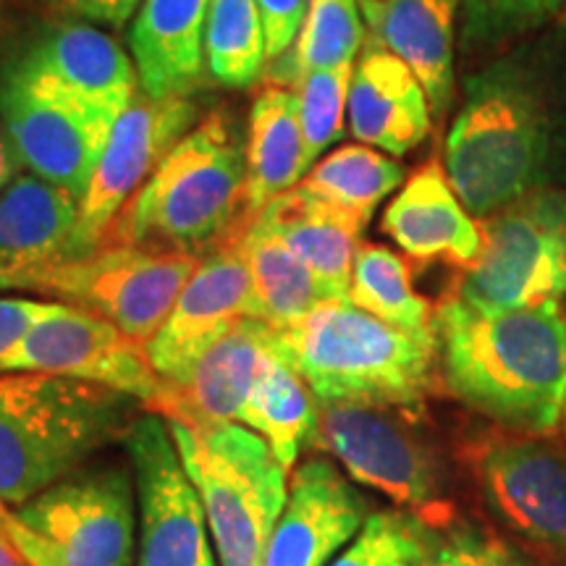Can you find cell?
I'll return each mask as SVG.
<instances>
[{
    "instance_id": "6da1fadb",
    "label": "cell",
    "mask_w": 566,
    "mask_h": 566,
    "mask_svg": "<svg viewBox=\"0 0 566 566\" xmlns=\"http://www.w3.org/2000/svg\"><path fill=\"white\" fill-rule=\"evenodd\" d=\"M564 113L548 76L514 53L467 76L443 168L472 218L546 189L564 168Z\"/></svg>"
},
{
    "instance_id": "7a4b0ae2",
    "label": "cell",
    "mask_w": 566,
    "mask_h": 566,
    "mask_svg": "<svg viewBox=\"0 0 566 566\" xmlns=\"http://www.w3.org/2000/svg\"><path fill=\"white\" fill-rule=\"evenodd\" d=\"M433 328L459 401L514 433H554L566 396V321L556 302L485 313L451 294Z\"/></svg>"
},
{
    "instance_id": "3957f363",
    "label": "cell",
    "mask_w": 566,
    "mask_h": 566,
    "mask_svg": "<svg viewBox=\"0 0 566 566\" xmlns=\"http://www.w3.org/2000/svg\"><path fill=\"white\" fill-rule=\"evenodd\" d=\"M250 221L247 139L231 113L212 111L168 150L101 244L205 258Z\"/></svg>"
},
{
    "instance_id": "277c9868",
    "label": "cell",
    "mask_w": 566,
    "mask_h": 566,
    "mask_svg": "<svg viewBox=\"0 0 566 566\" xmlns=\"http://www.w3.org/2000/svg\"><path fill=\"white\" fill-rule=\"evenodd\" d=\"M271 331L275 354L317 401L417 412L433 388L436 338L407 334L349 300H325L289 328Z\"/></svg>"
},
{
    "instance_id": "5b68a950",
    "label": "cell",
    "mask_w": 566,
    "mask_h": 566,
    "mask_svg": "<svg viewBox=\"0 0 566 566\" xmlns=\"http://www.w3.org/2000/svg\"><path fill=\"white\" fill-rule=\"evenodd\" d=\"M129 396L48 373H0V504L19 509L126 436Z\"/></svg>"
},
{
    "instance_id": "8992f818",
    "label": "cell",
    "mask_w": 566,
    "mask_h": 566,
    "mask_svg": "<svg viewBox=\"0 0 566 566\" xmlns=\"http://www.w3.org/2000/svg\"><path fill=\"white\" fill-rule=\"evenodd\" d=\"M176 449L200 493L221 566H263L275 522L286 506V470L244 424L197 428L168 422Z\"/></svg>"
},
{
    "instance_id": "52a82bcc",
    "label": "cell",
    "mask_w": 566,
    "mask_h": 566,
    "mask_svg": "<svg viewBox=\"0 0 566 566\" xmlns=\"http://www.w3.org/2000/svg\"><path fill=\"white\" fill-rule=\"evenodd\" d=\"M0 520L32 566H132L134 493L126 470L74 472Z\"/></svg>"
},
{
    "instance_id": "ba28073f",
    "label": "cell",
    "mask_w": 566,
    "mask_h": 566,
    "mask_svg": "<svg viewBox=\"0 0 566 566\" xmlns=\"http://www.w3.org/2000/svg\"><path fill=\"white\" fill-rule=\"evenodd\" d=\"M202 258L132 244H101L63 260L24 283L21 292L51 296L111 321L134 342L150 344Z\"/></svg>"
},
{
    "instance_id": "9c48e42d",
    "label": "cell",
    "mask_w": 566,
    "mask_h": 566,
    "mask_svg": "<svg viewBox=\"0 0 566 566\" xmlns=\"http://www.w3.org/2000/svg\"><path fill=\"white\" fill-rule=\"evenodd\" d=\"M483 254L457 296L475 310L537 307L566 296V192L541 189L483 221Z\"/></svg>"
},
{
    "instance_id": "30bf717a",
    "label": "cell",
    "mask_w": 566,
    "mask_h": 566,
    "mask_svg": "<svg viewBox=\"0 0 566 566\" xmlns=\"http://www.w3.org/2000/svg\"><path fill=\"white\" fill-rule=\"evenodd\" d=\"M139 501L137 566H216L205 504L168 422L137 417L124 436Z\"/></svg>"
},
{
    "instance_id": "8fae6325",
    "label": "cell",
    "mask_w": 566,
    "mask_h": 566,
    "mask_svg": "<svg viewBox=\"0 0 566 566\" xmlns=\"http://www.w3.org/2000/svg\"><path fill=\"white\" fill-rule=\"evenodd\" d=\"M0 373H48L118 391L150 405L160 391L147 346L105 317L53 302Z\"/></svg>"
},
{
    "instance_id": "7c38bea8",
    "label": "cell",
    "mask_w": 566,
    "mask_h": 566,
    "mask_svg": "<svg viewBox=\"0 0 566 566\" xmlns=\"http://www.w3.org/2000/svg\"><path fill=\"white\" fill-rule=\"evenodd\" d=\"M346 472L401 506L433 509L438 475L433 457L388 407L359 401H317L313 443Z\"/></svg>"
},
{
    "instance_id": "4fadbf2b",
    "label": "cell",
    "mask_w": 566,
    "mask_h": 566,
    "mask_svg": "<svg viewBox=\"0 0 566 566\" xmlns=\"http://www.w3.org/2000/svg\"><path fill=\"white\" fill-rule=\"evenodd\" d=\"M197 122L189 97L153 101L142 95L113 124L101 160L80 202L76 258L97 250L126 202L150 179L158 163Z\"/></svg>"
},
{
    "instance_id": "5bb4252c",
    "label": "cell",
    "mask_w": 566,
    "mask_h": 566,
    "mask_svg": "<svg viewBox=\"0 0 566 566\" xmlns=\"http://www.w3.org/2000/svg\"><path fill=\"white\" fill-rule=\"evenodd\" d=\"M0 126L27 174L69 189L82 202L111 137L108 126L32 84L11 63L0 71Z\"/></svg>"
},
{
    "instance_id": "9a60e30c",
    "label": "cell",
    "mask_w": 566,
    "mask_h": 566,
    "mask_svg": "<svg viewBox=\"0 0 566 566\" xmlns=\"http://www.w3.org/2000/svg\"><path fill=\"white\" fill-rule=\"evenodd\" d=\"M11 66L108 129L134 103L139 87L137 69L124 48L84 21L48 27Z\"/></svg>"
},
{
    "instance_id": "2e32d148",
    "label": "cell",
    "mask_w": 566,
    "mask_h": 566,
    "mask_svg": "<svg viewBox=\"0 0 566 566\" xmlns=\"http://www.w3.org/2000/svg\"><path fill=\"white\" fill-rule=\"evenodd\" d=\"M252 315V281L239 233L205 254L176 300L168 321L147 344L160 384L176 386L242 317Z\"/></svg>"
},
{
    "instance_id": "e0dca14e",
    "label": "cell",
    "mask_w": 566,
    "mask_h": 566,
    "mask_svg": "<svg viewBox=\"0 0 566 566\" xmlns=\"http://www.w3.org/2000/svg\"><path fill=\"white\" fill-rule=\"evenodd\" d=\"M367 501L325 459H310L289 480L286 506L268 541L263 566H328L363 530Z\"/></svg>"
},
{
    "instance_id": "ac0fdd59",
    "label": "cell",
    "mask_w": 566,
    "mask_h": 566,
    "mask_svg": "<svg viewBox=\"0 0 566 566\" xmlns=\"http://www.w3.org/2000/svg\"><path fill=\"white\" fill-rule=\"evenodd\" d=\"M488 504L527 541L566 558V464L546 446L499 441L478 457Z\"/></svg>"
},
{
    "instance_id": "d6986e66",
    "label": "cell",
    "mask_w": 566,
    "mask_h": 566,
    "mask_svg": "<svg viewBox=\"0 0 566 566\" xmlns=\"http://www.w3.org/2000/svg\"><path fill=\"white\" fill-rule=\"evenodd\" d=\"M275 354L271 325L242 317L221 342L205 352L184 384L166 386L147 405L166 422L216 428L239 420L247 396Z\"/></svg>"
},
{
    "instance_id": "ffe728a7",
    "label": "cell",
    "mask_w": 566,
    "mask_h": 566,
    "mask_svg": "<svg viewBox=\"0 0 566 566\" xmlns=\"http://www.w3.org/2000/svg\"><path fill=\"white\" fill-rule=\"evenodd\" d=\"M80 197L19 174L0 195V292H21L48 268L76 258Z\"/></svg>"
},
{
    "instance_id": "44dd1931",
    "label": "cell",
    "mask_w": 566,
    "mask_h": 566,
    "mask_svg": "<svg viewBox=\"0 0 566 566\" xmlns=\"http://www.w3.org/2000/svg\"><path fill=\"white\" fill-rule=\"evenodd\" d=\"M433 126L428 95L405 61L373 34L354 61L349 129L354 139L391 158L412 153Z\"/></svg>"
},
{
    "instance_id": "7402d4cb",
    "label": "cell",
    "mask_w": 566,
    "mask_h": 566,
    "mask_svg": "<svg viewBox=\"0 0 566 566\" xmlns=\"http://www.w3.org/2000/svg\"><path fill=\"white\" fill-rule=\"evenodd\" d=\"M384 231L420 263L472 268L483 254V223L472 218L438 160L409 176L384 212Z\"/></svg>"
},
{
    "instance_id": "603a6c76",
    "label": "cell",
    "mask_w": 566,
    "mask_h": 566,
    "mask_svg": "<svg viewBox=\"0 0 566 566\" xmlns=\"http://www.w3.org/2000/svg\"><path fill=\"white\" fill-rule=\"evenodd\" d=\"M212 0H142L129 30V51L142 95L189 97L208 71L205 38Z\"/></svg>"
},
{
    "instance_id": "cb8c5ba5",
    "label": "cell",
    "mask_w": 566,
    "mask_h": 566,
    "mask_svg": "<svg viewBox=\"0 0 566 566\" xmlns=\"http://www.w3.org/2000/svg\"><path fill=\"white\" fill-rule=\"evenodd\" d=\"M462 0H384L365 17L378 38L412 69L428 95L433 118L449 113L454 101V34Z\"/></svg>"
},
{
    "instance_id": "d4e9b609",
    "label": "cell",
    "mask_w": 566,
    "mask_h": 566,
    "mask_svg": "<svg viewBox=\"0 0 566 566\" xmlns=\"http://www.w3.org/2000/svg\"><path fill=\"white\" fill-rule=\"evenodd\" d=\"M254 218L310 268L325 300H349L354 258L363 233L359 226L346 221L302 187L273 197Z\"/></svg>"
},
{
    "instance_id": "484cf974",
    "label": "cell",
    "mask_w": 566,
    "mask_h": 566,
    "mask_svg": "<svg viewBox=\"0 0 566 566\" xmlns=\"http://www.w3.org/2000/svg\"><path fill=\"white\" fill-rule=\"evenodd\" d=\"M310 171L300 124L296 90L265 84L254 95L247 124V205L254 218L273 197L304 179Z\"/></svg>"
},
{
    "instance_id": "4316f807",
    "label": "cell",
    "mask_w": 566,
    "mask_h": 566,
    "mask_svg": "<svg viewBox=\"0 0 566 566\" xmlns=\"http://www.w3.org/2000/svg\"><path fill=\"white\" fill-rule=\"evenodd\" d=\"M239 247L250 268L254 321L281 331L325 302L310 268L263 221L252 218L239 231Z\"/></svg>"
},
{
    "instance_id": "83f0119b",
    "label": "cell",
    "mask_w": 566,
    "mask_h": 566,
    "mask_svg": "<svg viewBox=\"0 0 566 566\" xmlns=\"http://www.w3.org/2000/svg\"><path fill=\"white\" fill-rule=\"evenodd\" d=\"M401 184L405 168L391 155L367 145H344L317 160L296 187L365 231L378 205Z\"/></svg>"
},
{
    "instance_id": "f1b7e54d",
    "label": "cell",
    "mask_w": 566,
    "mask_h": 566,
    "mask_svg": "<svg viewBox=\"0 0 566 566\" xmlns=\"http://www.w3.org/2000/svg\"><path fill=\"white\" fill-rule=\"evenodd\" d=\"M239 422L263 438L289 472L304 446L313 443L317 399L300 373H294L279 354H273L247 396Z\"/></svg>"
},
{
    "instance_id": "f546056e",
    "label": "cell",
    "mask_w": 566,
    "mask_h": 566,
    "mask_svg": "<svg viewBox=\"0 0 566 566\" xmlns=\"http://www.w3.org/2000/svg\"><path fill=\"white\" fill-rule=\"evenodd\" d=\"M367 40L365 17L357 0H310L300 34L286 53L268 63V84L294 87L313 71L357 61Z\"/></svg>"
},
{
    "instance_id": "4dcf8cb0",
    "label": "cell",
    "mask_w": 566,
    "mask_h": 566,
    "mask_svg": "<svg viewBox=\"0 0 566 566\" xmlns=\"http://www.w3.org/2000/svg\"><path fill=\"white\" fill-rule=\"evenodd\" d=\"M349 302L407 334L436 338L430 302L415 292L405 258L380 244H359L354 258Z\"/></svg>"
},
{
    "instance_id": "1f68e13d",
    "label": "cell",
    "mask_w": 566,
    "mask_h": 566,
    "mask_svg": "<svg viewBox=\"0 0 566 566\" xmlns=\"http://www.w3.org/2000/svg\"><path fill=\"white\" fill-rule=\"evenodd\" d=\"M208 71L221 87L247 90L265 74V24L258 0H212L205 38Z\"/></svg>"
},
{
    "instance_id": "d6a6232c",
    "label": "cell",
    "mask_w": 566,
    "mask_h": 566,
    "mask_svg": "<svg viewBox=\"0 0 566 566\" xmlns=\"http://www.w3.org/2000/svg\"><path fill=\"white\" fill-rule=\"evenodd\" d=\"M354 63L336 69L313 71L294 84L300 101V124L304 147H307L310 168L321 160V155L344 137L346 113H349Z\"/></svg>"
},
{
    "instance_id": "836d02e7",
    "label": "cell",
    "mask_w": 566,
    "mask_h": 566,
    "mask_svg": "<svg viewBox=\"0 0 566 566\" xmlns=\"http://www.w3.org/2000/svg\"><path fill=\"white\" fill-rule=\"evenodd\" d=\"M430 543L424 522L409 514L378 512L354 535L352 546L328 566H396L420 564Z\"/></svg>"
},
{
    "instance_id": "e575fe53",
    "label": "cell",
    "mask_w": 566,
    "mask_h": 566,
    "mask_svg": "<svg viewBox=\"0 0 566 566\" xmlns=\"http://www.w3.org/2000/svg\"><path fill=\"white\" fill-rule=\"evenodd\" d=\"M564 0H462V45L491 51L537 30L554 17Z\"/></svg>"
},
{
    "instance_id": "d590c367",
    "label": "cell",
    "mask_w": 566,
    "mask_h": 566,
    "mask_svg": "<svg viewBox=\"0 0 566 566\" xmlns=\"http://www.w3.org/2000/svg\"><path fill=\"white\" fill-rule=\"evenodd\" d=\"M417 566H522V562L483 530L457 527L438 537L430 533L428 551Z\"/></svg>"
},
{
    "instance_id": "8d00e7d4",
    "label": "cell",
    "mask_w": 566,
    "mask_h": 566,
    "mask_svg": "<svg viewBox=\"0 0 566 566\" xmlns=\"http://www.w3.org/2000/svg\"><path fill=\"white\" fill-rule=\"evenodd\" d=\"M32 3L71 21L116 30V27H124L126 21L134 19L142 0H32Z\"/></svg>"
},
{
    "instance_id": "74e56055",
    "label": "cell",
    "mask_w": 566,
    "mask_h": 566,
    "mask_svg": "<svg viewBox=\"0 0 566 566\" xmlns=\"http://www.w3.org/2000/svg\"><path fill=\"white\" fill-rule=\"evenodd\" d=\"M51 304L24 300V296H0V370L27 334L42 321V315L51 310Z\"/></svg>"
},
{
    "instance_id": "f35d334b",
    "label": "cell",
    "mask_w": 566,
    "mask_h": 566,
    "mask_svg": "<svg viewBox=\"0 0 566 566\" xmlns=\"http://www.w3.org/2000/svg\"><path fill=\"white\" fill-rule=\"evenodd\" d=\"M260 17L265 24L268 55L271 61L279 59L292 48V42L300 34V27L307 17L310 0H258Z\"/></svg>"
},
{
    "instance_id": "ab89813d",
    "label": "cell",
    "mask_w": 566,
    "mask_h": 566,
    "mask_svg": "<svg viewBox=\"0 0 566 566\" xmlns=\"http://www.w3.org/2000/svg\"><path fill=\"white\" fill-rule=\"evenodd\" d=\"M19 174H21V163L17 158V153H13L9 137H6L3 126H0V195H3V189L9 187Z\"/></svg>"
},
{
    "instance_id": "60d3db41",
    "label": "cell",
    "mask_w": 566,
    "mask_h": 566,
    "mask_svg": "<svg viewBox=\"0 0 566 566\" xmlns=\"http://www.w3.org/2000/svg\"><path fill=\"white\" fill-rule=\"evenodd\" d=\"M0 566H32L24 551L17 546L9 530H6L3 520H0Z\"/></svg>"
},
{
    "instance_id": "b9f144b4",
    "label": "cell",
    "mask_w": 566,
    "mask_h": 566,
    "mask_svg": "<svg viewBox=\"0 0 566 566\" xmlns=\"http://www.w3.org/2000/svg\"><path fill=\"white\" fill-rule=\"evenodd\" d=\"M357 3H359V9H363V17H367V13L378 9V6L384 3V0H357Z\"/></svg>"
},
{
    "instance_id": "7bdbcfd3",
    "label": "cell",
    "mask_w": 566,
    "mask_h": 566,
    "mask_svg": "<svg viewBox=\"0 0 566 566\" xmlns=\"http://www.w3.org/2000/svg\"><path fill=\"white\" fill-rule=\"evenodd\" d=\"M564 415H566V396H564Z\"/></svg>"
},
{
    "instance_id": "ee69618b",
    "label": "cell",
    "mask_w": 566,
    "mask_h": 566,
    "mask_svg": "<svg viewBox=\"0 0 566 566\" xmlns=\"http://www.w3.org/2000/svg\"><path fill=\"white\" fill-rule=\"evenodd\" d=\"M396 566H409V564H396Z\"/></svg>"
}]
</instances>
